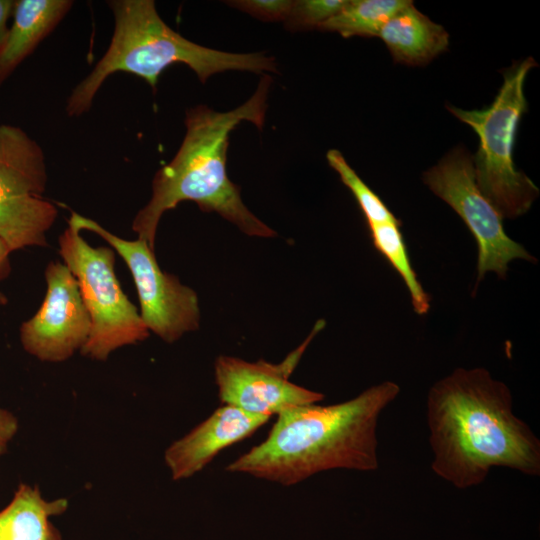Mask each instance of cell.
<instances>
[{"mask_svg": "<svg viewBox=\"0 0 540 540\" xmlns=\"http://www.w3.org/2000/svg\"><path fill=\"white\" fill-rule=\"evenodd\" d=\"M272 79L263 74L254 94L239 107L217 112L205 105L186 111V133L173 159L152 181V196L136 214L132 229L154 250L162 215L180 202L193 201L204 212H215L249 236L276 233L243 203L240 189L227 176L229 135L243 121L262 129Z\"/></svg>", "mask_w": 540, "mask_h": 540, "instance_id": "obj_3", "label": "cell"}, {"mask_svg": "<svg viewBox=\"0 0 540 540\" xmlns=\"http://www.w3.org/2000/svg\"><path fill=\"white\" fill-rule=\"evenodd\" d=\"M67 508V499L46 500L37 486L21 483L0 510V540H62L51 518Z\"/></svg>", "mask_w": 540, "mask_h": 540, "instance_id": "obj_15", "label": "cell"}, {"mask_svg": "<svg viewBox=\"0 0 540 540\" xmlns=\"http://www.w3.org/2000/svg\"><path fill=\"white\" fill-rule=\"evenodd\" d=\"M80 232L68 223L59 237V253L78 282L91 320L90 335L81 353L103 361L116 349L145 340L149 330L120 287L114 251L90 246Z\"/></svg>", "mask_w": 540, "mask_h": 540, "instance_id": "obj_6", "label": "cell"}, {"mask_svg": "<svg viewBox=\"0 0 540 540\" xmlns=\"http://www.w3.org/2000/svg\"><path fill=\"white\" fill-rule=\"evenodd\" d=\"M70 0L15 1L13 23L0 49V86L61 22Z\"/></svg>", "mask_w": 540, "mask_h": 540, "instance_id": "obj_13", "label": "cell"}, {"mask_svg": "<svg viewBox=\"0 0 540 540\" xmlns=\"http://www.w3.org/2000/svg\"><path fill=\"white\" fill-rule=\"evenodd\" d=\"M292 0H234L226 3L265 22L285 21L293 5Z\"/></svg>", "mask_w": 540, "mask_h": 540, "instance_id": "obj_20", "label": "cell"}, {"mask_svg": "<svg viewBox=\"0 0 540 540\" xmlns=\"http://www.w3.org/2000/svg\"><path fill=\"white\" fill-rule=\"evenodd\" d=\"M45 156L23 129L0 124V239L10 252L46 246V232L56 220L46 188Z\"/></svg>", "mask_w": 540, "mask_h": 540, "instance_id": "obj_7", "label": "cell"}, {"mask_svg": "<svg viewBox=\"0 0 540 540\" xmlns=\"http://www.w3.org/2000/svg\"><path fill=\"white\" fill-rule=\"evenodd\" d=\"M347 0H297L293 2L285 27L290 31L317 29L336 15Z\"/></svg>", "mask_w": 540, "mask_h": 540, "instance_id": "obj_19", "label": "cell"}, {"mask_svg": "<svg viewBox=\"0 0 540 540\" xmlns=\"http://www.w3.org/2000/svg\"><path fill=\"white\" fill-rule=\"evenodd\" d=\"M374 247L394 267L403 279L414 311L425 315L430 309V296L423 289L411 265L407 248L399 229L401 224L385 222L367 224Z\"/></svg>", "mask_w": 540, "mask_h": 540, "instance_id": "obj_17", "label": "cell"}, {"mask_svg": "<svg viewBox=\"0 0 540 540\" xmlns=\"http://www.w3.org/2000/svg\"><path fill=\"white\" fill-rule=\"evenodd\" d=\"M17 430V418L8 410L0 407V457L6 453Z\"/></svg>", "mask_w": 540, "mask_h": 540, "instance_id": "obj_21", "label": "cell"}, {"mask_svg": "<svg viewBox=\"0 0 540 540\" xmlns=\"http://www.w3.org/2000/svg\"><path fill=\"white\" fill-rule=\"evenodd\" d=\"M410 0H347L344 7L317 29L344 38L377 37L383 25Z\"/></svg>", "mask_w": 540, "mask_h": 540, "instance_id": "obj_16", "label": "cell"}, {"mask_svg": "<svg viewBox=\"0 0 540 540\" xmlns=\"http://www.w3.org/2000/svg\"><path fill=\"white\" fill-rule=\"evenodd\" d=\"M536 66V61L528 57L507 68L496 97L483 109L447 106L479 138L478 150L472 156L475 181L503 219L525 214L539 196L538 187L515 168L513 161L517 129L528 110L524 84L529 71Z\"/></svg>", "mask_w": 540, "mask_h": 540, "instance_id": "obj_5", "label": "cell"}, {"mask_svg": "<svg viewBox=\"0 0 540 540\" xmlns=\"http://www.w3.org/2000/svg\"><path fill=\"white\" fill-rule=\"evenodd\" d=\"M324 325V321L319 320L305 342L279 364L219 356L214 364V375L221 402L252 414L271 417L323 400V394L290 382L289 376L309 342Z\"/></svg>", "mask_w": 540, "mask_h": 540, "instance_id": "obj_10", "label": "cell"}, {"mask_svg": "<svg viewBox=\"0 0 540 540\" xmlns=\"http://www.w3.org/2000/svg\"><path fill=\"white\" fill-rule=\"evenodd\" d=\"M269 418L231 405L219 407L165 450L172 479L184 480L200 472L218 453L252 435Z\"/></svg>", "mask_w": 540, "mask_h": 540, "instance_id": "obj_12", "label": "cell"}, {"mask_svg": "<svg viewBox=\"0 0 540 540\" xmlns=\"http://www.w3.org/2000/svg\"><path fill=\"white\" fill-rule=\"evenodd\" d=\"M15 1L0 0V49L3 47L8 32V21L13 16Z\"/></svg>", "mask_w": 540, "mask_h": 540, "instance_id": "obj_22", "label": "cell"}, {"mask_svg": "<svg viewBox=\"0 0 540 540\" xmlns=\"http://www.w3.org/2000/svg\"><path fill=\"white\" fill-rule=\"evenodd\" d=\"M45 279V298L35 315L20 326V342L41 361L62 362L86 344L91 320L78 282L64 263L50 262Z\"/></svg>", "mask_w": 540, "mask_h": 540, "instance_id": "obj_11", "label": "cell"}, {"mask_svg": "<svg viewBox=\"0 0 540 540\" xmlns=\"http://www.w3.org/2000/svg\"><path fill=\"white\" fill-rule=\"evenodd\" d=\"M377 37L395 62L409 66L426 65L449 46L448 32L420 12L413 1L393 15Z\"/></svg>", "mask_w": 540, "mask_h": 540, "instance_id": "obj_14", "label": "cell"}, {"mask_svg": "<svg viewBox=\"0 0 540 540\" xmlns=\"http://www.w3.org/2000/svg\"><path fill=\"white\" fill-rule=\"evenodd\" d=\"M108 6L114 15L109 47L68 97L70 117L87 112L103 82L119 71L144 79L154 91L161 73L175 63L189 66L202 83L228 70L277 72L274 58L264 53L225 52L184 38L162 20L152 0H112Z\"/></svg>", "mask_w": 540, "mask_h": 540, "instance_id": "obj_4", "label": "cell"}, {"mask_svg": "<svg viewBox=\"0 0 540 540\" xmlns=\"http://www.w3.org/2000/svg\"><path fill=\"white\" fill-rule=\"evenodd\" d=\"M68 223L80 231L96 233L122 257L132 274L140 316L149 331L173 343L185 333L198 329L200 309L196 292L160 268L154 250L145 240L122 239L75 212Z\"/></svg>", "mask_w": 540, "mask_h": 540, "instance_id": "obj_9", "label": "cell"}, {"mask_svg": "<svg viewBox=\"0 0 540 540\" xmlns=\"http://www.w3.org/2000/svg\"><path fill=\"white\" fill-rule=\"evenodd\" d=\"M399 392L398 384L383 381L341 403L286 410L266 439L226 470L285 486L333 469L376 471L379 419Z\"/></svg>", "mask_w": 540, "mask_h": 540, "instance_id": "obj_2", "label": "cell"}, {"mask_svg": "<svg viewBox=\"0 0 540 540\" xmlns=\"http://www.w3.org/2000/svg\"><path fill=\"white\" fill-rule=\"evenodd\" d=\"M422 179L436 196L459 215L476 240L478 259L475 288L488 272L505 279L509 263L515 259L536 262L534 256L506 234L502 216L476 184L472 156L465 148L451 150L426 170Z\"/></svg>", "mask_w": 540, "mask_h": 540, "instance_id": "obj_8", "label": "cell"}, {"mask_svg": "<svg viewBox=\"0 0 540 540\" xmlns=\"http://www.w3.org/2000/svg\"><path fill=\"white\" fill-rule=\"evenodd\" d=\"M10 250L6 244L0 239V281L4 280L11 271L9 255Z\"/></svg>", "mask_w": 540, "mask_h": 540, "instance_id": "obj_23", "label": "cell"}, {"mask_svg": "<svg viewBox=\"0 0 540 540\" xmlns=\"http://www.w3.org/2000/svg\"><path fill=\"white\" fill-rule=\"evenodd\" d=\"M7 302L6 296L0 292V305H4Z\"/></svg>", "mask_w": 540, "mask_h": 540, "instance_id": "obj_24", "label": "cell"}, {"mask_svg": "<svg viewBox=\"0 0 540 540\" xmlns=\"http://www.w3.org/2000/svg\"><path fill=\"white\" fill-rule=\"evenodd\" d=\"M328 164L339 174L341 181L354 195L367 224L392 222L401 224L399 220L357 175L345 160L342 153L331 149L326 154Z\"/></svg>", "mask_w": 540, "mask_h": 540, "instance_id": "obj_18", "label": "cell"}, {"mask_svg": "<svg viewBox=\"0 0 540 540\" xmlns=\"http://www.w3.org/2000/svg\"><path fill=\"white\" fill-rule=\"evenodd\" d=\"M426 406L431 468L455 488L483 483L493 468L539 476L540 440L487 369H455L432 385Z\"/></svg>", "mask_w": 540, "mask_h": 540, "instance_id": "obj_1", "label": "cell"}]
</instances>
